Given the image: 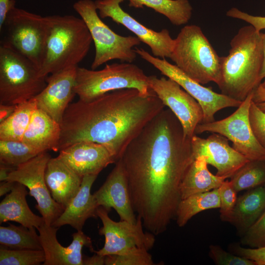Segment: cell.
Here are the masks:
<instances>
[{
    "instance_id": "1",
    "label": "cell",
    "mask_w": 265,
    "mask_h": 265,
    "mask_svg": "<svg viewBox=\"0 0 265 265\" xmlns=\"http://www.w3.org/2000/svg\"><path fill=\"white\" fill-rule=\"evenodd\" d=\"M134 211L155 236L176 217L181 186L195 159L191 139L165 107L130 143L120 158Z\"/></svg>"
},
{
    "instance_id": "2",
    "label": "cell",
    "mask_w": 265,
    "mask_h": 265,
    "mask_svg": "<svg viewBox=\"0 0 265 265\" xmlns=\"http://www.w3.org/2000/svg\"><path fill=\"white\" fill-rule=\"evenodd\" d=\"M165 107L154 92L144 95L134 88L111 91L88 102L79 100L70 103L63 115L59 151L79 141H91L105 146L117 161Z\"/></svg>"
},
{
    "instance_id": "3",
    "label": "cell",
    "mask_w": 265,
    "mask_h": 265,
    "mask_svg": "<svg viewBox=\"0 0 265 265\" xmlns=\"http://www.w3.org/2000/svg\"><path fill=\"white\" fill-rule=\"evenodd\" d=\"M229 54L221 56V93L242 102L261 83L263 53L262 32L251 25L239 28L232 38Z\"/></svg>"
},
{
    "instance_id": "4",
    "label": "cell",
    "mask_w": 265,
    "mask_h": 265,
    "mask_svg": "<svg viewBox=\"0 0 265 265\" xmlns=\"http://www.w3.org/2000/svg\"><path fill=\"white\" fill-rule=\"evenodd\" d=\"M49 17V34L40 69L41 75L44 77L78 66L87 54L93 42L81 18L73 15Z\"/></svg>"
},
{
    "instance_id": "5",
    "label": "cell",
    "mask_w": 265,
    "mask_h": 265,
    "mask_svg": "<svg viewBox=\"0 0 265 265\" xmlns=\"http://www.w3.org/2000/svg\"><path fill=\"white\" fill-rule=\"evenodd\" d=\"M170 59L186 75L202 84L213 82L218 86L221 82V56L197 25L182 28L175 39Z\"/></svg>"
},
{
    "instance_id": "6",
    "label": "cell",
    "mask_w": 265,
    "mask_h": 265,
    "mask_svg": "<svg viewBox=\"0 0 265 265\" xmlns=\"http://www.w3.org/2000/svg\"><path fill=\"white\" fill-rule=\"evenodd\" d=\"M50 28L49 17H43L15 7L13 4L0 27V45L9 48L36 65L44 60Z\"/></svg>"
},
{
    "instance_id": "7",
    "label": "cell",
    "mask_w": 265,
    "mask_h": 265,
    "mask_svg": "<svg viewBox=\"0 0 265 265\" xmlns=\"http://www.w3.org/2000/svg\"><path fill=\"white\" fill-rule=\"evenodd\" d=\"M126 88L136 89L144 95L154 92L148 76L132 63L106 64L100 70L77 67L75 91L81 101H90L106 93Z\"/></svg>"
},
{
    "instance_id": "8",
    "label": "cell",
    "mask_w": 265,
    "mask_h": 265,
    "mask_svg": "<svg viewBox=\"0 0 265 265\" xmlns=\"http://www.w3.org/2000/svg\"><path fill=\"white\" fill-rule=\"evenodd\" d=\"M47 77L28 59L0 46V104L18 105L33 98L47 85Z\"/></svg>"
},
{
    "instance_id": "9",
    "label": "cell",
    "mask_w": 265,
    "mask_h": 265,
    "mask_svg": "<svg viewBox=\"0 0 265 265\" xmlns=\"http://www.w3.org/2000/svg\"><path fill=\"white\" fill-rule=\"evenodd\" d=\"M73 6L86 24L95 45L91 69L111 60L132 63L136 59L133 48L140 44V40L136 36L120 35L111 29L98 14L95 1L79 0Z\"/></svg>"
},
{
    "instance_id": "10",
    "label": "cell",
    "mask_w": 265,
    "mask_h": 265,
    "mask_svg": "<svg viewBox=\"0 0 265 265\" xmlns=\"http://www.w3.org/2000/svg\"><path fill=\"white\" fill-rule=\"evenodd\" d=\"M253 93L249 94L229 116L198 124L195 134L205 132L220 134L232 141L233 148L249 160H265V149L256 138L249 122V112Z\"/></svg>"
},
{
    "instance_id": "11",
    "label": "cell",
    "mask_w": 265,
    "mask_h": 265,
    "mask_svg": "<svg viewBox=\"0 0 265 265\" xmlns=\"http://www.w3.org/2000/svg\"><path fill=\"white\" fill-rule=\"evenodd\" d=\"M134 51L137 55L154 66L161 74L177 82L198 102L203 112L202 123L214 121V115L219 110L229 107H238L242 103L241 101L204 86L190 78L176 65L171 64L165 58L155 57L141 48L135 47Z\"/></svg>"
},
{
    "instance_id": "12",
    "label": "cell",
    "mask_w": 265,
    "mask_h": 265,
    "mask_svg": "<svg viewBox=\"0 0 265 265\" xmlns=\"http://www.w3.org/2000/svg\"><path fill=\"white\" fill-rule=\"evenodd\" d=\"M51 158L47 151L42 152L17 166L6 180L22 184L29 189L28 194L37 202L35 208L48 225H52L64 210L53 198L46 183L45 171Z\"/></svg>"
},
{
    "instance_id": "13",
    "label": "cell",
    "mask_w": 265,
    "mask_h": 265,
    "mask_svg": "<svg viewBox=\"0 0 265 265\" xmlns=\"http://www.w3.org/2000/svg\"><path fill=\"white\" fill-rule=\"evenodd\" d=\"M109 212L102 206L97 209V216L103 223L99 233L105 237V240L103 248L94 251V253L106 256L124 254L135 247L149 251L153 247L155 235L150 232H144L142 221L139 216H137L134 224L125 220L116 222L109 217Z\"/></svg>"
},
{
    "instance_id": "14",
    "label": "cell",
    "mask_w": 265,
    "mask_h": 265,
    "mask_svg": "<svg viewBox=\"0 0 265 265\" xmlns=\"http://www.w3.org/2000/svg\"><path fill=\"white\" fill-rule=\"evenodd\" d=\"M148 81L151 89L178 118L185 136L191 139L203 118L198 102L171 79L151 75L148 76Z\"/></svg>"
},
{
    "instance_id": "15",
    "label": "cell",
    "mask_w": 265,
    "mask_h": 265,
    "mask_svg": "<svg viewBox=\"0 0 265 265\" xmlns=\"http://www.w3.org/2000/svg\"><path fill=\"white\" fill-rule=\"evenodd\" d=\"M125 0H96L95 3L101 18H109L126 27L149 47L153 56L170 58L175 39L171 37L169 30L164 28L156 31L141 24L121 8L120 4Z\"/></svg>"
},
{
    "instance_id": "16",
    "label": "cell",
    "mask_w": 265,
    "mask_h": 265,
    "mask_svg": "<svg viewBox=\"0 0 265 265\" xmlns=\"http://www.w3.org/2000/svg\"><path fill=\"white\" fill-rule=\"evenodd\" d=\"M228 139L216 133H212L206 138L196 134L191 139L195 158L203 156L208 163L217 169L216 175L232 177L243 165L249 161L233 147Z\"/></svg>"
},
{
    "instance_id": "17",
    "label": "cell",
    "mask_w": 265,
    "mask_h": 265,
    "mask_svg": "<svg viewBox=\"0 0 265 265\" xmlns=\"http://www.w3.org/2000/svg\"><path fill=\"white\" fill-rule=\"evenodd\" d=\"M78 66L70 67L48 76L47 85L34 97L37 108L60 124L66 109L76 95L75 86Z\"/></svg>"
},
{
    "instance_id": "18",
    "label": "cell",
    "mask_w": 265,
    "mask_h": 265,
    "mask_svg": "<svg viewBox=\"0 0 265 265\" xmlns=\"http://www.w3.org/2000/svg\"><path fill=\"white\" fill-rule=\"evenodd\" d=\"M58 228L44 223L37 230L45 255L43 265H83L82 249L85 246L94 252L91 238L82 230L72 235L73 240L67 247L58 241Z\"/></svg>"
},
{
    "instance_id": "19",
    "label": "cell",
    "mask_w": 265,
    "mask_h": 265,
    "mask_svg": "<svg viewBox=\"0 0 265 265\" xmlns=\"http://www.w3.org/2000/svg\"><path fill=\"white\" fill-rule=\"evenodd\" d=\"M99 206L108 212L112 208L120 220L131 223L136 222L132 207L127 179L122 161L120 159L103 185L93 194Z\"/></svg>"
},
{
    "instance_id": "20",
    "label": "cell",
    "mask_w": 265,
    "mask_h": 265,
    "mask_svg": "<svg viewBox=\"0 0 265 265\" xmlns=\"http://www.w3.org/2000/svg\"><path fill=\"white\" fill-rule=\"evenodd\" d=\"M81 177L98 174L108 165L116 162L103 145L81 141L59 151L57 157Z\"/></svg>"
},
{
    "instance_id": "21",
    "label": "cell",
    "mask_w": 265,
    "mask_h": 265,
    "mask_svg": "<svg viewBox=\"0 0 265 265\" xmlns=\"http://www.w3.org/2000/svg\"><path fill=\"white\" fill-rule=\"evenodd\" d=\"M97 176L96 175H87L83 177L78 192L52 226L59 228L63 225H69L77 231H81L88 218L98 217L97 211L99 206L90 192Z\"/></svg>"
},
{
    "instance_id": "22",
    "label": "cell",
    "mask_w": 265,
    "mask_h": 265,
    "mask_svg": "<svg viewBox=\"0 0 265 265\" xmlns=\"http://www.w3.org/2000/svg\"><path fill=\"white\" fill-rule=\"evenodd\" d=\"M45 178L53 198L64 209L78 192L82 180L57 157L48 161Z\"/></svg>"
},
{
    "instance_id": "23",
    "label": "cell",
    "mask_w": 265,
    "mask_h": 265,
    "mask_svg": "<svg viewBox=\"0 0 265 265\" xmlns=\"http://www.w3.org/2000/svg\"><path fill=\"white\" fill-rule=\"evenodd\" d=\"M60 135V124L37 107L22 140L39 153L48 150L57 152Z\"/></svg>"
},
{
    "instance_id": "24",
    "label": "cell",
    "mask_w": 265,
    "mask_h": 265,
    "mask_svg": "<svg viewBox=\"0 0 265 265\" xmlns=\"http://www.w3.org/2000/svg\"><path fill=\"white\" fill-rule=\"evenodd\" d=\"M26 186L16 184L0 203V224L11 221L28 228L38 229L45 223L42 216L34 214L29 208L26 200L28 193Z\"/></svg>"
},
{
    "instance_id": "25",
    "label": "cell",
    "mask_w": 265,
    "mask_h": 265,
    "mask_svg": "<svg viewBox=\"0 0 265 265\" xmlns=\"http://www.w3.org/2000/svg\"><path fill=\"white\" fill-rule=\"evenodd\" d=\"M265 211L264 186L250 189L238 197L229 222L243 235Z\"/></svg>"
},
{
    "instance_id": "26",
    "label": "cell",
    "mask_w": 265,
    "mask_h": 265,
    "mask_svg": "<svg viewBox=\"0 0 265 265\" xmlns=\"http://www.w3.org/2000/svg\"><path fill=\"white\" fill-rule=\"evenodd\" d=\"M208 163L203 156L195 158L187 170L181 184V200L199 193L218 188L224 177L212 174L208 168Z\"/></svg>"
},
{
    "instance_id": "27",
    "label": "cell",
    "mask_w": 265,
    "mask_h": 265,
    "mask_svg": "<svg viewBox=\"0 0 265 265\" xmlns=\"http://www.w3.org/2000/svg\"><path fill=\"white\" fill-rule=\"evenodd\" d=\"M130 7L152 8L164 15L174 25L186 24L191 18L192 7L188 0H126Z\"/></svg>"
},
{
    "instance_id": "28",
    "label": "cell",
    "mask_w": 265,
    "mask_h": 265,
    "mask_svg": "<svg viewBox=\"0 0 265 265\" xmlns=\"http://www.w3.org/2000/svg\"><path fill=\"white\" fill-rule=\"evenodd\" d=\"M218 188L191 195L180 201L176 211L177 223L182 227L194 215L204 211L220 208Z\"/></svg>"
},
{
    "instance_id": "29",
    "label": "cell",
    "mask_w": 265,
    "mask_h": 265,
    "mask_svg": "<svg viewBox=\"0 0 265 265\" xmlns=\"http://www.w3.org/2000/svg\"><path fill=\"white\" fill-rule=\"evenodd\" d=\"M37 107L34 98L18 104L14 112L0 123V139L22 140Z\"/></svg>"
},
{
    "instance_id": "30",
    "label": "cell",
    "mask_w": 265,
    "mask_h": 265,
    "mask_svg": "<svg viewBox=\"0 0 265 265\" xmlns=\"http://www.w3.org/2000/svg\"><path fill=\"white\" fill-rule=\"evenodd\" d=\"M35 228L9 224L0 227V246L12 249L42 250L39 235Z\"/></svg>"
},
{
    "instance_id": "31",
    "label": "cell",
    "mask_w": 265,
    "mask_h": 265,
    "mask_svg": "<svg viewBox=\"0 0 265 265\" xmlns=\"http://www.w3.org/2000/svg\"><path fill=\"white\" fill-rule=\"evenodd\" d=\"M237 192L265 184V160H249L230 178Z\"/></svg>"
},
{
    "instance_id": "32",
    "label": "cell",
    "mask_w": 265,
    "mask_h": 265,
    "mask_svg": "<svg viewBox=\"0 0 265 265\" xmlns=\"http://www.w3.org/2000/svg\"><path fill=\"white\" fill-rule=\"evenodd\" d=\"M39 154L22 140L0 139V163L17 167Z\"/></svg>"
},
{
    "instance_id": "33",
    "label": "cell",
    "mask_w": 265,
    "mask_h": 265,
    "mask_svg": "<svg viewBox=\"0 0 265 265\" xmlns=\"http://www.w3.org/2000/svg\"><path fill=\"white\" fill-rule=\"evenodd\" d=\"M45 260L43 249H12L1 246L0 247V265H38Z\"/></svg>"
},
{
    "instance_id": "34",
    "label": "cell",
    "mask_w": 265,
    "mask_h": 265,
    "mask_svg": "<svg viewBox=\"0 0 265 265\" xmlns=\"http://www.w3.org/2000/svg\"><path fill=\"white\" fill-rule=\"evenodd\" d=\"M105 265H153L154 263L148 250L135 247L124 254L106 256Z\"/></svg>"
},
{
    "instance_id": "35",
    "label": "cell",
    "mask_w": 265,
    "mask_h": 265,
    "mask_svg": "<svg viewBox=\"0 0 265 265\" xmlns=\"http://www.w3.org/2000/svg\"><path fill=\"white\" fill-rule=\"evenodd\" d=\"M218 190L220 202V218L222 221L229 222L237 202L238 192L230 181L226 180Z\"/></svg>"
},
{
    "instance_id": "36",
    "label": "cell",
    "mask_w": 265,
    "mask_h": 265,
    "mask_svg": "<svg viewBox=\"0 0 265 265\" xmlns=\"http://www.w3.org/2000/svg\"><path fill=\"white\" fill-rule=\"evenodd\" d=\"M241 242L250 248L265 247V211L243 235Z\"/></svg>"
},
{
    "instance_id": "37",
    "label": "cell",
    "mask_w": 265,
    "mask_h": 265,
    "mask_svg": "<svg viewBox=\"0 0 265 265\" xmlns=\"http://www.w3.org/2000/svg\"><path fill=\"white\" fill-rule=\"evenodd\" d=\"M209 255L218 265H255L253 261L227 252L217 245L210 246Z\"/></svg>"
},
{
    "instance_id": "38",
    "label": "cell",
    "mask_w": 265,
    "mask_h": 265,
    "mask_svg": "<svg viewBox=\"0 0 265 265\" xmlns=\"http://www.w3.org/2000/svg\"><path fill=\"white\" fill-rule=\"evenodd\" d=\"M249 119L253 132L259 143L265 149V112L252 102Z\"/></svg>"
},
{
    "instance_id": "39",
    "label": "cell",
    "mask_w": 265,
    "mask_h": 265,
    "mask_svg": "<svg viewBox=\"0 0 265 265\" xmlns=\"http://www.w3.org/2000/svg\"><path fill=\"white\" fill-rule=\"evenodd\" d=\"M226 15L231 18L245 21L259 31L265 29V16L252 15L236 7L230 9L227 12Z\"/></svg>"
},
{
    "instance_id": "40",
    "label": "cell",
    "mask_w": 265,
    "mask_h": 265,
    "mask_svg": "<svg viewBox=\"0 0 265 265\" xmlns=\"http://www.w3.org/2000/svg\"><path fill=\"white\" fill-rule=\"evenodd\" d=\"M232 248L236 255L253 261L255 265H265V247L245 248L238 245L232 247Z\"/></svg>"
},
{
    "instance_id": "41",
    "label": "cell",
    "mask_w": 265,
    "mask_h": 265,
    "mask_svg": "<svg viewBox=\"0 0 265 265\" xmlns=\"http://www.w3.org/2000/svg\"><path fill=\"white\" fill-rule=\"evenodd\" d=\"M14 3V0H0V27L4 22L8 11Z\"/></svg>"
},
{
    "instance_id": "42",
    "label": "cell",
    "mask_w": 265,
    "mask_h": 265,
    "mask_svg": "<svg viewBox=\"0 0 265 265\" xmlns=\"http://www.w3.org/2000/svg\"><path fill=\"white\" fill-rule=\"evenodd\" d=\"M18 105L0 104V123L8 118L15 110Z\"/></svg>"
},
{
    "instance_id": "43",
    "label": "cell",
    "mask_w": 265,
    "mask_h": 265,
    "mask_svg": "<svg viewBox=\"0 0 265 265\" xmlns=\"http://www.w3.org/2000/svg\"><path fill=\"white\" fill-rule=\"evenodd\" d=\"M105 256L95 253L91 257L83 259V265H105Z\"/></svg>"
},
{
    "instance_id": "44",
    "label": "cell",
    "mask_w": 265,
    "mask_h": 265,
    "mask_svg": "<svg viewBox=\"0 0 265 265\" xmlns=\"http://www.w3.org/2000/svg\"><path fill=\"white\" fill-rule=\"evenodd\" d=\"M252 101L255 103L265 102V89L259 85L254 91Z\"/></svg>"
},
{
    "instance_id": "45",
    "label": "cell",
    "mask_w": 265,
    "mask_h": 265,
    "mask_svg": "<svg viewBox=\"0 0 265 265\" xmlns=\"http://www.w3.org/2000/svg\"><path fill=\"white\" fill-rule=\"evenodd\" d=\"M16 184L15 182L5 181L0 183V196L10 192Z\"/></svg>"
},
{
    "instance_id": "46",
    "label": "cell",
    "mask_w": 265,
    "mask_h": 265,
    "mask_svg": "<svg viewBox=\"0 0 265 265\" xmlns=\"http://www.w3.org/2000/svg\"><path fill=\"white\" fill-rule=\"evenodd\" d=\"M16 167L0 163V181H6L9 174Z\"/></svg>"
},
{
    "instance_id": "47",
    "label": "cell",
    "mask_w": 265,
    "mask_h": 265,
    "mask_svg": "<svg viewBox=\"0 0 265 265\" xmlns=\"http://www.w3.org/2000/svg\"><path fill=\"white\" fill-rule=\"evenodd\" d=\"M262 48L263 59L262 69L260 73V78L263 80L265 78V32H262Z\"/></svg>"
},
{
    "instance_id": "48",
    "label": "cell",
    "mask_w": 265,
    "mask_h": 265,
    "mask_svg": "<svg viewBox=\"0 0 265 265\" xmlns=\"http://www.w3.org/2000/svg\"><path fill=\"white\" fill-rule=\"evenodd\" d=\"M255 104L261 110L265 112V102Z\"/></svg>"
},
{
    "instance_id": "49",
    "label": "cell",
    "mask_w": 265,
    "mask_h": 265,
    "mask_svg": "<svg viewBox=\"0 0 265 265\" xmlns=\"http://www.w3.org/2000/svg\"><path fill=\"white\" fill-rule=\"evenodd\" d=\"M263 80V81L261 82V83L259 85L264 89H265V78Z\"/></svg>"
},
{
    "instance_id": "50",
    "label": "cell",
    "mask_w": 265,
    "mask_h": 265,
    "mask_svg": "<svg viewBox=\"0 0 265 265\" xmlns=\"http://www.w3.org/2000/svg\"><path fill=\"white\" fill-rule=\"evenodd\" d=\"M264 188L265 189V184H264Z\"/></svg>"
}]
</instances>
